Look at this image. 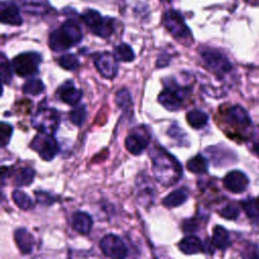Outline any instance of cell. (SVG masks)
<instances>
[{
  "label": "cell",
  "mask_w": 259,
  "mask_h": 259,
  "mask_svg": "<svg viewBox=\"0 0 259 259\" xmlns=\"http://www.w3.org/2000/svg\"><path fill=\"white\" fill-rule=\"evenodd\" d=\"M151 158L154 176L160 184L171 186L179 181L182 175V167L174 156L165 149L157 147L152 150Z\"/></svg>",
  "instance_id": "6da1fadb"
},
{
  "label": "cell",
  "mask_w": 259,
  "mask_h": 259,
  "mask_svg": "<svg viewBox=\"0 0 259 259\" xmlns=\"http://www.w3.org/2000/svg\"><path fill=\"white\" fill-rule=\"evenodd\" d=\"M82 38L83 33L79 23L74 19H68L50 34L49 46L55 52H62L79 44Z\"/></svg>",
  "instance_id": "7a4b0ae2"
},
{
  "label": "cell",
  "mask_w": 259,
  "mask_h": 259,
  "mask_svg": "<svg viewBox=\"0 0 259 259\" xmlns=\"http://www.w3.org/2000/svg\"><path fill=\"white\" fill-rule=\"evenodd\" d=\"M188 93L189 88L182 87L174 80L170 79L165 82V89L159 94L158 100L168 110L175 111L181 107Z\"/></svg>",
  "instance_id": "3957f363"
},
{
  "label": "cell",
  "mask_w": 259,
  "mask_h": 259,
  "mask_svg": "<svg viewBox=\"0 0 259 259\" xmlns=\"http://www.w3.org/2000/svg\"><path fill=\"white\" fill-rule=\"evenodd\" d=\"M82 19L90 30L101 37L109 36L114 29L113 19L106 17L103 18L100 13L94 9H87L82 14Z\"/></svg>",
  "instance_id": "277c9868"
},
{
  "label": "cell",
  "mask_w": 259,
  "mask_h": 259,
  "mask_svg": "<svg viewBox=\"0 0 259 259\" xmlns=\"http://www.w3.org/2000/svg\"><path fill=\"white\" fill-rule=\"evenodd\" d=\"M60 123V114L54 108H40L31 118V125L40 133L54 135Z\"/></svg>",
  "instance_id": "5b68a950"
},
{
  "label": "cell",
  "mask_w": 259,
  "mask_h": 259,
  "mask_svg": "<svg viewBox=\"0 0 259 259\" xmlns=\"http://www.w3.org/2000/svg\"><path fill=\"white\" fill-rule=\"evenodd\" d=\"M164 25L167 30L179 40H185L186 42L191 39V33L186 23L184 22L183 17L174 9L167 11L163 19Z\"/></svg>",
  "instance_id": "8992f818"
},
{
  "label": "cell",
  "mask_w": 259,
  "mask_h": 259,
  "mask_svg": "<svg viewBox=\"0 0 259 259\" xmlns=\"http://www.w3.org/2000/svg\"><path fill=\"white\" fill-rule=\"evenodd\" d=\"M41 62V57L37 53H23L16 56L12 60V69L13 71L21 76L27 77L37 73L38 65Z\"/></svg>",
  "instance_id": "52a82bcc"
},
{
  "label": "cell",
  "mask_w": 259,
  "mask_h": 259,
  "mask_svg": "<svg viewBox=\"0 0 259 259\" xmlns=\"http://www.w3.org/2000/svg\"><path fill=\"white\" fill-rule=\"evenodd\" d=\"M31 148L38 153L42 160L51 161L53 160L59 152V144L53 135L40 133V135L35 136L30 144Z\"/></svg>",
  "instance_id": "ba28073f"
},
{
  "label": "cell",
  "mask_w": 259,
  "mask_h": 259,
  "mask_svg": "<svg viewBox=\"0 0 259 259\" xmlns=\"http://www.w3.org/2000/svg\"><path fill=\"white\" fill-rule=\"evenodd\" d=\"M201 57L205 66L215 74L223 75L229 73L233 68L228 58L218 50H204L201 53Z\"/></svg>",
  "instance_id": "9c48e42d"
},
{
  "label": "cell",
  "mask_w": 259,
  "mask_h": 259,
  "mask_svg": "<svg viewBox=\"0 0 259 259\" xmlns=\"http://www.w3.org/2000/svg\"><path fill=\"white\" fill-rule=\"evenodd\" d=\"M99 246L102 253L107 257L124 258L128 254L125 244L116 235H106L100 241Z\"/></svg>",
  "instance_id": "30bf717a"
},
{
  "label": "cell",
  "mask_w": 259,
  "mask_h": 259,
  "mask_svg": "<svg viewBox=\"0 0 259 259\" xmlns=\"http://www.w3.org/2000/svg\"><path fill=\"white\" fill-rule=\"evenodd\" d=\"M116 58L112 54L105 52L99 54L95 60V66L98 72L107 79H112L115 77L117 73V64H116Z\"/></svg>",
  "instance_id": "8fae6325"
},
{
  "label": "cell",
  "mask_w": 259,
  "mask_h": 259,
  "mask_svg": "<svg viewBox=\"0 0 259 259\" xmlns=\"http://www.w3.org/2000/svg\"><path fill=\"white\" fill-rule=\"evenodd\" d=\"M224 185L229 191L233 193H241L247 189L249 185V179L242 171L234 170L225 176Z\"/></svg>",
  "instance_id": "7c38bea8"
},
{
  "label": "cell",
  "mask_w": 259,
  "mask_h": 259,
  "mask_svg": "<svg viewBox=\"0 0 259 259\" xmlns=\"http://www.w3.org/2000/svg\"><path fill=\"white\" fill-rule=\"evenodd\" d=\"M226 122L234 127L245 128L251 124L250 117L247 111L240 105H234L230 107L225 114Z\"/></svg>",
  "instance_id": "4fadbf2b"
},
{
  "label": "cell",
  "mask_w": 259,
  "mask_h": 259,
  "mask_svg": "<svg viewBox=\"0 0 259 259\" xmlns=\"http://www.w3.org/2000/svg\"><path fill=\"white\" fill-rule=\"evenodd\" d=\"M150 138L146 135V133H143L141 131H134L132 134H130L125 139V148L126 150L134 154L138 155L141 154L149 145Z\"/></svg>",
  "instance_id": "5bb4252c"
},
{
  "label": "cell",
  "mask_w": 259,
  "mask_h": 259,
  "mask_svg": "<svg viewBox=\"0 0 259 259\" xmlns=\"http://www.w3.org/2000/svg\"><path fill=\"white\" fill-rule=\"evenodd\" d=\"M58 95L60 99L68 105H77L82 98L83 92L76 88L74 83L69 80L59 88Z\"/></svg>",
  "instance_id": "9a60e30c"
},
{
  "label": "cell",
  "mask_w": 259,
  "mask_h": 259,
  "mask_svg": "<svg viewBox=\"0 0 259 259\" xmlns=\"http://www.w3.org/2000/svg\"><path fill=\"white\" fill-rule=\"evenodd\" d=\"M0 18L3 23L10 25H20L22 18L15 4L2 2L0 9Z\"/></svg>",
  "instance_id": "2e32d148"
},
{
  "label": "cell",
  "mask_w": 259,
  "mask_h": 259,
  "mask_svg": "<svg viewBox=\"0 0 259 259\" xmlns=\"http://www.w3.org/2000/svg\"><path fill=\"white\" fill-rule=\"evenodd\" d=\"M14 239L21 253L29 254L32 252L34 247V239L26 229H17L14 233Z\"/></svg>",
  "instance_id": "e0dca14e"
},
{
  "label": "cell",
  "mask_w": 259,
  "mask_h": 259,
  "mask_svg": "<svg viewBox=\"0 0 259 259\" xmlns=\"http://www.w3.org/2000/svg\"><path fill=\"white\" fill-rule=\"evenodd\" d=\"M92 218L83 211H76L73 214V228L82 235H88L92 229Z\"/></svg>",
  "instance_id": "ac0fdd59"
},
{
  "label": "cell",
  "mask_w": 259,
  "mask_h": 259,
  "mask_svg": "<svg viewBox=\"0 0 259 259\" xmlns=\"http://www.w3.org/2000/svg\"><path fill=\"white\" fill-rule=\"evenodd\" d=\"M181 252L184 254H197L203 251V246L201 241L195 236H187L182 239L178 245Z\"/></svg>",
  "instance_id": "d6986e66"
},
{
  "label": "cell",
  "mask_w": 259,
  "mask_h": 259,
  "mask_svg": "<svg viewBox=\"0 0 259 259\" xmlns=\"http://www.w3.org/2000/svg\"><path fill=\"white\" fill-rule=\"evenodd\" d=\"M212 245L220 249L226 250L231 245V238L229 232L222 226H217L212 231Z\"/></svg>",
  "instance_id": "ffe728a7"
},
{
  "label": "cell",
  "mask_w": 259,
  "mask_h": 259,
  "mask_svg": "<svg viewBox=\"0 0 259 259\" xmlns=\"http://www.w3.org/2000/svg\"><path fill=\"white\" fill-rule=\"evenodd\" d=\"M187 198H188L187 191L184 188H179L170 192L166 197H164L163 204L166 207L172 208V207H176L183 204L187 200Z\"/></svg>",
  "instance_id": "44dd1931"
},
{
  "label": "cell",
  "mask_w": 259,
  "mask_h": 259,
  "mask_svg": "<svg viewBox=\"0 0 259 259\" xmlns=\"http://www.w3.org/2000/svg\"><path fill=\"white\" fill-rule=\"evenodd\" d=\"M186 119L190 126L198 130V128L203 127L207 123L208 115L205 112H203L202 110L192 109V110L188 111V113L186 114Z\"/></svg>",
  "instance_id": "7402d4cb"
},
{
  "label": "cell",
  "mask_w": 259,
  "mask_h": 259,
  "mask_svg": "<svg viewBox=\"0 0 259 259\" xmlns=\"http://www.w3.org/2000/svg\"><path fill=\"white\" fill-rule=\"evenodd\" d=\"M187 169L192 172V173H195V174H202V173H205L207 171V167H208V164H207V161L206 159L201 156V155H197L193 158H191L188 162H187V165H186Z\"/></svg>",
  "instance_id": "603a6c76"
},
{
  "label": "cell",
  "mask_w": 259,
  "mask_h": 259,
  "mask_svg": "<svg viewBox=\"0 0 259 259\" xmlns=\"http://www.w3.org/2000/svg\"><path fill=\"white\" fill-rule=\"evenodd\" d=\"M34 178V171L31 168L24 167L19 169L14 176V184L16 186H27Z\"/></svg>",
  "instance_id": "cb8c5ba5"
},
{
  "label": "cell",
  "mask_w": 259,
  "mask_h": 259,
  "mask_svg": "<svg viewBox=\"0 0 259 259\" xmlns=\"http://www.w3.org/2000/svg\"><path fill=\"white\" fill-rule=\"evenodd\" d=\"M12 199L19 208L24 209V210L30 209L33 205L31 198L26 193H24L20 190H14L12 192Z\"/></svg>",
  "instance_id": "d4e9b609"
},
{
  "label": "cell",
  "mask_w": 259,
  "mask_h": 259,
  "mask_svg": "<svg viewBox=\"0 0 259 259\" xmlns=\"http://www.w3.org/2000/svg\"><path fill=\"white\" fill-rule=\"evenodd\" d=\"M114 56L118 61L121 62H132L135 59V53L133 49L126 44H120L117 46Z\"/></svg>",
  "instance_id": "484cf974"
},
{
  "label": "cell",
  "mask_w": 259,
  "mask_h": 259,
  "mask_svg": "<svg viewBox=\"0 0 259 259\" xmlns=\"http://www.w3.org/2000/svg\"><path fill=\"white\" fill-rule=\"evenodd\" d=\"M45 89L44 83L38 79H30L23 85V92L28 95H38Z\"/></svg>",
  "instance_id": "4316f807"
},
{
  "label": "cell",
  "mask_w": 259,
  "mask_h": 259,
  "mask_svg": "<svg viewBox=\"0 0 259 259\" xmlns=\"http://www.w3.org/2000/svg\"><path fill=\"white\" fill-rule=\"evenodd\" d=\"M58 62L62 68L69 70V71L76 70L80 65L78 58L73 54H65V55L61 56L59 58Z\"/></svg>",
  "instance_id": "83f0119b"
},
{
  "label": "cell",
  "mask_w": 259,
  "mask_h": 259,
  "mask_svg": "<svg viewBox=\"0 0 259 259\" xmlns=\"http://www.w3.org/2000/svg\"><path fill=\"white\" fill-rule=\"evenodd\" d=\"M115 101L118 105L119 108H121L124 111L130 110V108L133 105L132 102V97H131V93L127 89H121L116 93V97H115Z\"/></svg>",
  "instance_id": "f1b7e54d"
},
{
  "label": "cell",
  "mask_w": 259,
  "mask_h": 259,
  "mask_svg": "<svg viewBox=\"0 0 259 259\" xmlns=\"http://www.w3.org/2000/svg\"><path fill=\"white\" fill-rule=\"evenodd\" d=\"M86 113H87V109L84 104L75 105L73 110H71V112H70V119L74 124L80 126V125H82V123L86 117Z\"/></svg>",
  "instance_id": "f546056e"
},
{
  "label": "cell",
  "mask_w": 259,
  "mask_h": 259,
  "mask_svg": "<svg viewBox=\"0 0 259 259\" xmlns=\"http://www.w3.org/2000/svg\"><path fill=\"white\" fill-rule=\"evenodd\" d=\"M12 65L9 64L8 60L6 59L5 55L2 54L1 55V68H0V72H1V80L4 84H9L11 79H12Z\"/></svg>",
  "instance_id": "4dcf8cb0"
},
{
  "label": "cell",
  "mask_w": 259,
  "mask_h": 259,
  "mask_svg": "<svg viewBox=\"0 0 259 259\" xmlns=\"http://www.w3.org/2000/svg\"><path fill=\"white\" fill-rule=\"evenodd\" d=\"M219 213L227 220H235L239 217L240 210H239L237 205H235L233 203H230V204L225 205L223 208H221L219 210Z\"/></svg>",
  "instance_id": "1f68e13d"
},
{
  "label": "cell",
  "mask_w": 259,
  "mask_h": 259,
  "mask_svg": "<svg viewBox=\"0 0 259 259\" xmlns=\"http://www.w3.org/2000/svg\"><path fill=\"white\" fill-rule=\"evenodd\" d=\"M12 132H13V128L12 126L5 122V121H2L1 122V125H0V140H1V146L2 147H5L9 140H10V137L12 135Z\"/></svg>",
  "instance_id": "d6a6232c"
},
{
  "label": "cell",
  "mask_w": 259,
  "mask_h": 259,
  "mask_svg": "<svg viewBox=\"0 0 259 259\" xmlns=\"http://www.w3.org/2000/svg\"><path fill=\"white\" fill-rule=\"evenodd\" d=\"M243 208L246 212V214L250 218V219H255V218H258L259 217V210L257 209L256 207V204H255V200H252V199H247L245 200L243 203Z\"/></svg>",
  "instance_id": "836d02e7"
},
{
  "label": "cell",
  "mask_w": 259,
  "mask_h": 259,
  "mask_svg": "<svg viewBox=\"0 0 259 259\" xmlns=\"http://www.w3.org/2000/svg\"><path fill=\"white\" fill-rule=\"evenodd\" d=\"M35 197H36V200L39 203H42V204H46V205L52 204L55 201V198L51 194H49L47 192H44V191L35 192Z\"/></svg>",
  "instance_id": "e575fe53"
},
{
  "label": "cell",
  "mask_w": 259,
  "mask_h": 259,
  "mask_svg": "<svg viewBox=\"0 0 259 259\" xmlns=\"http://www.w3.org/2000/svg\"><path fill=\"white\" fill-rule=\"evenodd\" d=\"M194 230H196L195 227V223L193 220H188L184 222V231L185 232H193Z\"/></svg>",
  "instance_id": "d590c367"
},
{
  "label": "cell",
  "mask_w": 259,
  "mask_h": 259,
  "mask_svg": "<svg viewBox=\"0 0 259 259\" xmlns=\"http://www.w3.org/2000/svg\"><path fill=\"white\" fill-rule=\"evenodd\" d=\"M254 149H255V152L257 153V155L259 156V141L254 145Z\"/></svg>",
  "instance_id": "8d00e7d4"
},
{
  "label": "cell",
  "mask_w": 259,
  "mask_h": 259,
  "mask_svg": "<svg viewBox=\"0 0 259 259\" xmlns=\"http://www.w3.org/2000/svg\"><path fill=\"white\" fill-rule=\"evenodd\" d=\"M255 204H256V207H257V209L259 210V196L256 198V200H255Z\"/></svg>",
  "instance_id": "74e56055"
}]
</instances>
